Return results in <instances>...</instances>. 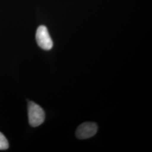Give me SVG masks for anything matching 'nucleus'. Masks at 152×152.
<instances>
[{"label": "nucleus", "mask_w": 152, "mask_h": 152, "mask_svg": "<svg viewBox=\"0 0 152 152\" xmlns=\"http://www.w3.org/2000/svg\"><path fill=\"white\" fill-rule=\"evenodd\" d=\"M29 122L32 127H37L43 124L45 119V114L43 109L38 104L29 102L28 105Z\"/></svg>", "instance_id": "1"}, {"label": "nucleus", "mask_w": 152, "mask_h": 152, "mask_svg": "<svg viewBox=\"0 0 152 152\" xmlns=\"http://www.w3.org/2000/svg\"><path fill=\"white\" fill-rule=\"evenodd\" d=\"M36 39L38 46L45 50H50L53 46V42L51 38L48 28L41 26L37 28L36 33Z\"/></svg>", "instance_id": "2"}, {"label": "nucleus", "mask_w": 152, "mask_h": 152, "mask_svg": "<svg viewBox=\"0 0 152 152\" xmlns=\"http://www.w3.org/2000/svg\"><path fill=\"white\" fill-rule=\"evenodd\" d=\"M98 131V126L93 122H85L77 129L76 136L80 139H86L94 136Z\"/></svg>", "instance_id": "3"}, {"label": "nucleus", "mask_w": 152, "mask_h": 152, "mask_svg": "<svg viewBox=\"0 0 152 152\" xmlns=\"http://www.w3.org/2000/svg\"><path fill=\"white\" fill-rule=\"evenodd\" d=\"M9 148V142L4 136L0 132V150H6Z\"/></svg>", "instance_id": "4"}]
</instances>
